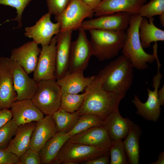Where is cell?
Returning <instances> with one entry per match:
<instances>
[{
  "instance_id": "40",
  "label": "cell",
  "mask_w": 164,
  "mask_h": 164,
  "mask_svg": "<svg viewBox=\"0 0 164 164\" xmlns=\"http://www.w3.org/2000/svg\"><path fill=\"white\" fill-rule=\"evenodd\" d=\"M158 97L161 106H163L164 104V87L163 85L162 87L158 90Z\"/></svg>"
},
{
  "instance_id": "6",
  "label": "cell",
  "mask_w": 164,
  "mask_h": 164,
  "mask_svg": "<svg viewBox=\"0 0 164 164\" xmlns=\"http://www.w3.org/2000/svg\"><path fill=\"white\" fill-rule=\"evenodd\" d=\"M62 94L56 79L42 80L31 100L44 114L52 116L60 108Z\"/></svg>"
},
{
  "instance_id": "14",
  "label": "cell",
  "mask_w": 164,
  "mask_h": 164,
  "mask_svg": "<svg viewBox=\"0 0 164 164\" xmlns=\"http://www.w3.org/2000/svg\"><path fill=\"white\" fill-rule=\"evenodd\" d=\"M0 109H9L17 101L9 58L0 57Z\"/></svg>"
},
{
  "instance_id": "38",
  "label": "cell",
  "mask_w": 164,
  "mask_h": 164,
  "mask_svg": "<svg viewBox=\"0 0 164 164\" xmlns=\"http://www.w3.org/2000/svg\"><path fill=\"white\" fill-rule=\"evenodd\" d=\"M109 152L106 154L86 162L85 164H110Z\"/></svg>"
},
{
  "instance_id": "11",
  "label": "cell",
  "mask_w": 164,
  "mask_h": 164,
  "mask_svg": "<svg viewBox=\"0 0 164 164\" xmlns=\"http://www.w3.org/2000/svg\"><path fill=\"white\" fill-rule=\"evenodd\" d=\"M51 15L48 12L43 15L33 26L25 28V35L33 39L42 46L49 45L54 35L60 32L59 22H53L51 20Z\"/></svg>"
},
{
  "instance_id": "3",
  "label": "cell",
  "mask_w": 164,
  "mask_h": 164,
  "mask_svg": "<svg viewBox=\"0 0 164 164\" xmlns=\"http://www.w3.org/2000/svg\"><path fill=\"white\" fill-rule=\"evenodd\" d=\"M142 18L139 14L131 15L126 32V40L122 49L123 55L130 60L133 68L138 70L147 69L148 63L155 60L153 54H149L144 51L141 43L139 25Z\"/></svg>"
},
{
  "instance_id": "24",
  "label": "cell",
  "mask_w": 164,
  "mask_h": 164,
  "mask_svg": "<svg viewBox=\"0 0 164 164\" xmlns=\"http://www.w3.org/2000/svg\"><path fill=\"white\" fill-rule=\"evenodd\" d=\"M70 138L68 132H60L49 139L39 152L42 163L51 164L63 145Z\"/></svg>"
},
{
  "instance_id": "22",
  "label": "cell",
  "mask_w": 164,
  "mask_h": 164,
  "mask_svg": "<svg viewBox=\"0 0 164 164\" xmlns=\"http://www.w3.org/2000/svg\"><path fill=\"white\" fill-rule=\"evenodd\" d=\"M95 76L85 77L82 71L72 73L68 71L62 78L56 80V82L62 93L78 94L91 84Z\"/></svg>"
},
{
  "instance_id": "37",
  "label": "cell",
  "mask_w": 164,
  "mask_h": 164,
  "mask_svg": "<svg viewBox=\"0 0 164 164\" xmlns=\"http://www.w3.org/2000/svg\"><path fill=\"white\" fill-rule=\"evenodd\" d=\"M11 110L9 109H0V128L12 118Z\"/></svg>"
},
{
  "instance_id": "29",
  "label": "cell",
  "mask_w": 164,
  "mask_h": 164,
  "mask_svg": "<svg viewBox=\"0 0 164 164\" xmlns=\"http://www.w3.org/2000/svg\"><path fill=\"white\" fill-rule=\"evenodd\" d=\"M87 91L80 94L62 93L60 109L70 113L77 111L80 108Z\"/></svg>"
},
{
  "instance_id": "17",
  "label": "cell",
  "mask_w": 164,
  "mask_h": 164,
  "mask_svg": "<svg viewBox=\"0 0 164 164\" xmlns=\"http://www.w3.org/2000/svg\"><path fill=\"white\" fill-rule=\"evenodd\" d=\"M93 146L100 149H109L111 139L102 126L90 128L73 136L67 141Z\"/></svg>"
},
{
  "instance_id": "12",
  "label": "cell",
  "mask_w": 164,
  "mask_h": 164,
  "mask_svg": "<svg viewBox=\"0 0 164 164\" xmlns=\"http://www.w3.org/2000/svg\"><path fill=\"white\" fill-rule=\"evenodd\" d=\"M131 15L119 12L102 15L84 21L80 27L85 31L93 29L125 31L129 25Z\"/></svg>"
},
{
  "instance_id": "33",
  "label": "cell",
  "mask_w": 164,
  "mask_h": 164,
  "mask_svg": "<svg viewBox=\"0 0 164 164\" xmlns=\"http://www.w3.org/2000/svg\"><path fill=\"white\" fill-rule=\"evenodd\" d=\"M32 0H0V4L9 6L16 9V17L11 20L16 21L18 26L15 29L19 28L22 26V15L26 7Z\"/></svg>"
},
{
  "instance_id": "10",
  "label": "cell",
  "mask_w": 164,
  "mask_h": 164,
  "mask_svg": "<svg viewBox=\"0 0 164 164\" xmlns=\"http://www.w3.org/2000/svg\"><path fill=\"white\" fill-rule=\"evenodd\" d=\"M57 36H53L50 43L42 46L37 64L33 73V78L38 82L42 80L56 79L55 76L56 63Z\"/></svg>"
},
{
  "instance_id": "26",
  "label": "cell",
  "mask_w": 164,
  "mask_h": 164,
  "mask_svg": "<svg viewBox=\"0 0 164 164\" xmlns=\"http://www.w3.org/2000/svg\"><path fill=\"white\" fill-rule=\"evenodd\" d=\"M141 133L140 127L134 123L125 138L123 141L128 162L131 164L139 163V141Z\"/></svg>"
},
{
  "instance_id": "19",
  "label": "cell",
  "mask_w": 164,
  "mask_h": 164,
  "mask_svg": "<svg viewBox=\"0 0 164 164\" xmlns=\"http://www.w3.org/2000/svg\"><path fill=\"white\" fill-rule=\"evenodd\" d=\"M11 108L12 118L18 126L32 122H37L44 117V114L31 99L16 101Z\"/></svg>"
},
{
  "instance_id": "1",
  "label": "cell",
  "mask_w": 164,
  "mask_h": 164,
  "mask_svg": "<svg viewBox=\"0 0 164 164\" xmlns=\"http://www.w3.org/2000/svg\"><path fill=\"white\" fill-rule=\"evenodd\" d=\"M85 90L87 91V94L76 113L79 117L87 114H95L103 121L110 113L118 109L119 103L126 93H116L105 91L97 75Z\"/></svg>"
},
{
  "instance_id": "20",
  "label": "cell",
  "mask_w": 164,
  "mask_h": 164,
  "mask_svg": "<svg viewBox=\"0 0 164 164\" xmlns=\"http://www.w3.org/2000/svg\"><path fill=\"white\" fill-rule=\"evenodd\" d=\"M133 124L129 118L122 117L118 109L103 121L102 127L107 130L111 140L116 141L125 137Z\"/></svg>"
},
{
  "instance_id": "9",
  "label": "cell",
  "mask_w": 164,
  "mask_h": 164,
  "mask_svg": "<svg viewBox=\"0 0 164 164\" xmlns=\"http://www.w3.org/2000/svg\"><path fill=\"white\" fill-rule=\"evenodd\" d=\"M162 74L157 72L153 78L152 91L148 88V98L145 103L141 101L137 95H135L132 101L136 107L137 114L148 121L156 122L160 115L161 108L158 92L161 83Z\"/></svg>"
},
{
  "instance_id": "36",
  "label": "cell",
  "mask_w": 164,
  "mask_h": 164,
  "mask_svg": "<svg viewBox=\"0 0 164 164\" xmlns=\"http://www.w3.org/2000/svg\"><path fill=\"white\" fill-rule=\"evenodd\" d=\"M0 164H19V157L7 148H0Z\"/></svg>"
},
{
  "instance_id": "34",
  "label": "cell",
  "mask_w": 164,
  "mask_h": 164,
  "mask_svg": "<svg viewBox=\"0 0 164 164\" xmlns=\"http://www.w3.org/2000/svg\"><path fill=\"white\" fill-rule=\"evenodd\" d=\"M71 0H46L48 12L55 16L60 15L65 9Z\"/></svg>"
},
{
  "instance_id": "35",
  "label": "cell",
  "mask_w": 164,
  "mask_h": 164,
  "mask_svg": "<svg viewBox=\"0 0 164 164\" xmlns=\"http://www.w3.org/2000/svg\"><path fill=\"white\" fill-rule=\"evenodd\" d=\"M41 157L38 152L28 149L19 157V164H41Z\"/></svg>"
},
{
  "instance_id": "42",
  "label": "cell",
  "mask_w": 164,
  "mask_h": 164,
  "mask_svg": "<svg viewBox=\"0 0 164 164\" xmlns=\"http://www.w3.org/2000/svg\"><path fill=\"white\" fill-rule=\"evenodd\" d=\"M159 21L162 26L164 27V13L159 15Z\"/></svg>"
},
{
  "instance_id": "41",
  "label": "cell",
  "mask_w": 164,
  "mask_h": 164,
  "mask_svg": "<svg viewBox=\"0 0 164 164\" xmlns=\"http://www.w3.org/2000/svg\"><path fill=\"white\" fill-rule=\"evenodd\" d=\"M150 164H164V151L160 153L158 158L155 162H153Z\"/></svg>"
},
{
  "instance_id": "31",
  "label": "cell",
  "mask_w": 164,
  "mask_h": 164,
  "mask_svg": "<svg viewBox=\"0 0 164 164\" xmlns=\"http://www.w3.org/2000/svg\"><path fill=\"white\" fill-rule=\"evenodd\" d=\"M164 13V0H150L141 7L139 15L142 18H150Z\"/></svg>"
},
{
  "instance_id": "15",
  "label": "cell",
  "mask_w": 164,
  "mask_h": 164,
  "mask_svg": "<svg viewBox=\"0 0 164 164\" xmlns=\"http://www.w3.org/2000/svg\"><path fill=\"white\" fill-rule=\"evenodd\" d=\"M32 41L24 43L11 51L10 59L18 63L28 74L33 72L36 67L41 50Z\"/></svg>"
},
{
  "instance_id": "18",
  "label": "cell",
  "mask_w": 164,
  "mask_h": 164,
  "mask_svg": "<svg viewBox=\"0 0 164 164\" xmlns=\"http://www.w3.org/2000/svg\"><path fill=\"white\" fill-rule=\"evenodd\" d=\"M147 0H103L94 10L97 17L119 12L131 15L139 13L142 6Z\"/></svg>"
},
{
  "instance_id": "27",
  "label": "cell",
  "mask_w": 164,
  "mask_h": 164,
  "mask_svg": "<svg viewBox=\"0 0 164 164\" xmlns=\"http://www.w3.org/2000/svg\"><path fill=\"white\" fill-rule=\"evenodd\" d=\"M52 117L55 123L57 132H68L73 128L79 117L76 112L70 113L60 109Z\"/></svg>"
},
{
  "instance_id": "32",
  "label": "cell",
  "mask_w": 164,
  "mask_h": 164,
  "mask_svg": "<svg viewBox=\"0 0 164 164\" xmlns=\"http://www.w3.org/2000/svg\"><path fill=\"white\" fill-rule=\"evenodd\" d=\"M18 126L12 118L0 128V148H7L16 134Z\"/></svg>"
},
{
  "instance_id": "21",
  "label": "cell",
  "mask_w": 164,
  "mask_h": 164,
  "mask_svg": "<svg viewBox=\"0 0 164 164\" xmlns=\"http://www.w3.org/2000/svg\"><path fill=\"white\" fill-rule=\"evenodd\" d=\"M56 132V125L52 116L46 115L37 122L32 133L30 148L39 152Z\"/></svg>"
},
{
  "instance_id": "43",
  "label": "cell",
  "mask_w": 164,
  "mask_h": 164,
  "mask_svg": "<svg viewBox=\"0 0 164 164\" xmlns=\"http://www.w3.org/2000/svg\"><path fill=\"white\" fill-rule=\"evenodd\" d=\"M0 76H1V75H0Z\"/></svg>"
},
{
  "instance_id": "13",
  "label": "cell",
  "mask_w": 164,
  "mask_h": 164,
  "mask_svg": "<svg viewBox=\"0 0 164 164\" xmlns=\"http://www.w3.org/2000/svg\"><path fill=\"white\" fill-rule=\"evenodd\" d=\"M9 66L17 94V101L31 99L37 90L38 82L33 78H30L18 63L9 58Z\"/></svg>"
},
{
  "instance_id": "8",
  "label": "cell",
  "mask_w": 164,
  "mask_h": 164,
  "mask_svg": "<svg viewBox=\"0 0 164 164\" xmlns=\"http://www.w3.org/2000/svg\"><path fill=\"white\" fill-rule=\"evenodd\" d=\"M78 37L71 42L68 72L73 73L86 69L91 56H93L90 41L85 31L80 27Z\"/></svg>"
},
{
  "instance_id": "5",
  "label": "cell",
  "mask_w": 164,
  "mask_h": 164,
  "mask_svg": "<svg viewBox=\"0 0 164 164\" xmlns=\"http://www.w3.org/2000/svg\"><path fill=\"white\" fill-rule=\"evenodd\" d=\"M109 149L103 150L93 146L67 141L51 164H77L103 155Z\"/></svg>"
},
{
  "instance_id": "39",
  "label": "cell",
  "mask_w": 164,
  "mask_h": 164,
  "mask_svg": "<svg viewBox=\"0 0 164 164\" xmlns=\"http://www.w3.org/2000/svg\"><path fill=\"white\" fill-rule=\"evenodd\" d=\"M92 9L94 10L100 4L102 0H82Z\"/></svg>"
},
{
  "instance_id": "7",
  "label": "cell",
  "mask_w": 164,
  "mask_h": 164,
  "mask_svg": "<svg viewBox=\"0 0 164 164\" xmlns=\"http://www.w3.org/2000/svg\"><path fill=\"white\" fill-rule=\"evenodd\" d=\"M94 15V10L82 0H71L62 13L55 16V19L60 23V32L73 31L80 27L85 19L91 18Z\"/></svg>"
},
{
  "instance_id": "4",
  "label": "cell",
  "mask_w": 164,
  "mask_h": 164,
  "mask_svg": "<svg viewBox=\"0 0 164 164\" xmlns=\"http://www.w3.org/2000/svg\"><path fill=\"white\" fill-rule=\"evenodd\" d=\"M88 31L93 56L101 61L116 56L123 48L126 38L125 31L95 29Z\"/></svg>"
},
{
  "instance_id": "23",
  "label": "cell",
  "mask_w": 164,
  "mask_h": 164,
  "mask_svg": "<svg viewBox=\"0 0 164 164\" xmlns=\"http://www.w3.org/2000/svg\"><path fill=\"white\" fill-rule=\"evenodd\" d=\"M37 122L33 121L18 126L15 137L7 148L18 157L30 148L32 132Z\"/></svg>"
},
{
  "instance_id": "44",
  "label": "cell",
  "mask_w": 164,
  "mask_h": 164,
  "mask_svg": "<svg viewBox=\"0 0 164 164\" xmlns=\"http://www.w3.org/2000/svg\"></svg>"
},
{
  "instance_id": "16",
  "label": "cell",
  "mask_w": 164,
  "mask_h": 164,
  "mask_svg": "<svg viewBox=\"0 0 164 164\" xmlns=\"http://www.w3.org/2000/svg\"><path fill=\"white\" fill-rule=\"evenodd\" d=\"M73 31L60 32L57 36L55 76L56 80L62 78L68 72L70 46Z\"/></svg>"
},
{
  "instance_id": "30",
  "label": "cell",
  "mask_w": 164,
  "mask_h": 164,
  "mask_svg": "<svg viewBox=\"0 0 164 164\" xmlns=\"http://www.w3.org/2000/svg\"><path fill=\"white\" fill-rule=\"evenodd\" d=\"M110 164H127L126 152L122 140H111L109 151Z\"/></svg>"
},
{
  "instance_id": "25",
  "label": "cell",
  "mask_w": 164,
  "mask_h": 164,
  "mask_svg": "<svg viewBox=\"0 0 164 164\" xmlns=\"http://www.w3.org/2000/svg\"><path fill=\"white\" fill-rule=\"evenodd\" d=\"M142 18L139 25V35L143 48H149L153 42L164 41V31L154 24L153 17Z\"/></svg>"
},
{
  "instance_id": "2",
  "label": "cell",
  "mask_w": 164,
  "mask_h": 164,
  "mask_svg": "<svg viewBox=\"0 0 164 164\" xmlns=\"http://www.w3.org/2000/svg\"><path fill=\"white\" fill-rule=\"evenodd\" d=\"M133 68L130 60L122 55L100 70L97 75L105 91L126 93L132 84Z\"/></svg>"
},
{
  "instance_id": "28",
  "label": "cell",
  "mask_w": 164,
  "mask_h": 164,
  "mask_svg": "<svg viewBox=\"0 0 164 164\" xmlns=\"http://www.w3.org/2000/svg\"><path fill=\"white\" fill-rule=\"evenodd\" d=\"M103 120L97 115L87 114L80 116L73 128L68 132L70 138L90 128L102 126Z\"/></svg>"
}]
</instances>
